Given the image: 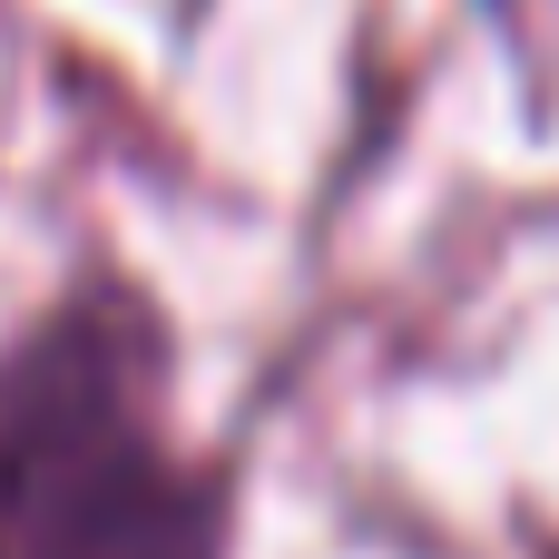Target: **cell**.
<instances>
[{"label":"cell","mask_w":559,"mask_h":559,"mask_svg":"<svg viewBox=\"0 0 559 559\" xmlns=\"http://www.w3.org/2000/svg\"><path fill=\"white\" fill-rule=\"evenodd\" d=\"M246 462L187 432V334L147 265L69 246L0 324V559H236Z\"/></svg>","instance_id":"1"}]
</instances>
